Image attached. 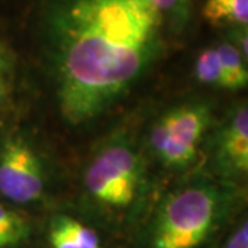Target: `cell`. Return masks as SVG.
Segmentation results:
<instances>
[{
    "label": "cell",
    "instance_id": "6da1fadb",
    "mask_svg": "<svg viewBox=\"0 0 248 248\" xmlns=\"http://www.w3.org/2000/svg\"><path fill=\"white\" fill-rule=\"evenodd\" d=\"M40 25L57 107L75 127L117 105L164 53L149 0H46Z\"/></svg>",
    "mask_w": 248,
    "mask_h": 248
},
{
    "label": "cell",
    "instance_id": "7a4b0ae2",
    "mask_svg": "<svg viewBox=\"0 0 248 248\" xmlns=\"http://www.w3.org/2000/svg\"><path fill=\"white\" fill-rule=\"evenodd\" d=\"M149 187L145 143L134 128H119L104 138L81 174L83 202L109 221L135 215Z\"/></svg>",
    "mask_w": 248,
    "mask_h": 248
},
{
    "label": "cell",
    "instance_id": "3957f363",
    "mask_svg": "<svg viewBox=\"0 0 248 248\" xmlns=\"http://www.w3.org/2000/svg\"><path fill=\"white\" fill-rule=\"evenodd\" d=\"M236 184L195 178L160 200L148 232V248H200L226 217Z\"/></svg>",
    "mask_w": 248,
    "mask_h": 248
},
{
    "label": "cell",
    "instance_id": "277c9868",
    "mask_svg": "<svg viewBox=\"0 0 248 248\" xmlns=\"http://www.w3.org/2000/svg\"><path fill=\"white\" fill-rule=\"evenodd\" d=\"M214 120L205 99H186L163 110L149 125L145 149L164 170L182 172L199 159Z\"/></svg>",
    "mask_w": 248,
    "mask_h": 248
},
{
    "label": "cell",
    "instance_id": "5b68a950",
    "mask_svg": "<svg viewBox=\"0 0 248 248\" xmlns=\"http://www.w3.org/2000/svg\"><path fill=\"white\" fill-rule=\"evenodd\" d=\"M47 189L45 160L32 142L21 134L0 143V196L13 205L35 204Z\"/></svg>",
    "mask_w": 248,
    "mask_h": 248
},
{
    "label": "cell",
    "instance_id": "8992f818",
    "mask_svg": "<svg viewBox=\"0 0 248 248\" xmlns=\"http://www.w3.org/2000/svg\"><path fill=\"white\" fill-rule=\"evenodd\" d=\"M208 164L214 178L237 184L248 174V107L232 108L210 138Z\"/></svg>",
    "mask_w": 248,
    "mask_h": 248
},
{
    "label": "cell",
    "instance_id": "52a82bcc",
    "mask_svg": "<svg viewBox=\"0 0 248 248\" xmlns=\"http://www.w3.org/2000/svg\"><path fill=\"white\" fill-rule=\"evenodd\" d=\"M48 248H105L98 232L65 213L51 215L47 225Z\"/></svg>",
    "mask_w": 248,
    "mask_h": 248
},
{
    "label": "cell",
    "instance_id": "ba28073f",
    "mask_svg": "<svg viewBox=\"0 0 248 248\" xmlns=\"http://www.w3.org/2000/svg\"><path fill=\"white\" fill-rule=\"evenodd\" d=\"M202 14L215 28L247 27L248 0H205Z\"/></svg>",
    "mask_w": 248,
    "mask_h": 248
},
{
    "label": "cell",
    "instance_id": "9c48e42d",
    "mask_svg": "<svg viewBox=\"0 0 248 248\" xmlns=\"http://www.w3.org/2000/svg\"><path fill=\"white\" fill-rule=\"evenodd\" d=\"M31 219L13 204L0 202V248H19L31 236Z\"/></svg>",
    "mask_w": 248,
    "mask_h": 248
},
{
    "label": "cell",
    "instance_id": "30bf717a",
    "mask_svg": "<svg viewBox=\"0 0 248 248\" xmlns=\"http://www.w3.org/2000/svg\"><path fill=\"white\" fill-rule=\"evenodd\" d=\"M215 48L219 55L222 71H223L225 90L240 91L246 89L248 84L247 60L228 40L217 43Z\"/></svg>",
    "mask_w": 248,
    "mask_h": 248
},
{
    "label": "cell",
    "instance_id": "8fae6325",
    "mask_svg": "<svg viewBox=\"0 0 248 248\" xmlns=\"http://www.w3.org/2000/svg\"><path fill=\"white\" fill-rule=\"evenodd\" d=\"M193 75L199 83L215 89L225 90V78L219 55L215 46L205 47L196 57Z\"/></svg>",
    "mask_w": 248,
    "mask_h": 248
},
{
    "label": "cell",
    "instance_id": "7c38bea8",
    "mask_svg": "<svg viewBox=\"0 0 248 248\" xmlns=\"http://www.w3.org/2000/svg\"><path fill=\"white\" fill-rule=\"evenodd\" d=\"M159 11L166 28L182 32L190 21L193 0H149Z\"/></svg>",
    "mask_w": 248,
    "mask_h": 248
},
{
    "label": "cell",
    "instance_id": "4fadbf2b",
    "mask_svg": "<svg viewBox=\"0 0 248 248\" xmlns=\"http://www.w3.org/2000/svg\"><path fill=\"white\" fill-rule=\"evenodd\" d=\"M219 248H248V222L247 218H241L225 239Z\"/></svg>",
    "mask_w": 248,
    "mask_h": 248
},
{
    "label": "cell",
    "instance_id": "5bb4252c",
    "mask_svg": "<svg viewBox=\"0 0 248 248\" xmlns=\"http://www.w3.org/2000/svg\"><path fill=\"white\" fill-rule=\"evenodd\" d=\"M10 86V60L7 51L0 45V107L3 105Z\"/></svg>",
    "mask_w": 248,
    "mask_h": 248
},
{
    "label": "cell",
    "instance_id": "9a60e30c",
    "mask_svg": "<svg viewBox=\"0 0 248 248\" xmlns=\"http://www.w3.org/2000/svg\"><path fill=\"white\" fill-rule=\"evenodd\" d=\"M231 45H233L239 53L248 60V33L247 27H240V28H232L229 29V35L226 39Z\"/></svg>",
    "mask_w": 248,
    "mask_h": 248
}]
</instances>
